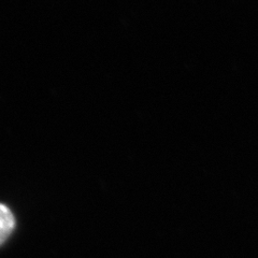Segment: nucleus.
<instances>
[{
	"instance_id": "nucleus-1",
	"label": "nucleus",
	"mask_w": 258,
	"mask_h": 258,
	"mask_svg": "<svg viewBox=\"0 0 258 258\" xmlns=\"http://www.w3.org/2000/svg\"><path fill=\"white\" fill-rule=\"evenodd\" d=\"M15 217L9 207L0 204V245L4 244L15 229Z\"/></svg>"
}]
</instances>
